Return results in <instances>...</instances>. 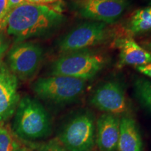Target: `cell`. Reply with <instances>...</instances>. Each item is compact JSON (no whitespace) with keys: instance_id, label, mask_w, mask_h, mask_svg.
<instances>
[{"instance_id":"1","label":"cell","mask_w":151,"mask_h":151,"mask_svg":"<svg viewBox=\"0 0 151 151\" xmlns=\"http://www.w3.org/2000/svg\"><path fill=\"white\" fill-rule=\"evenodd\" d=\"M65 17L59 9L46 4L24 3L7 14L0 29H6L16 42L41 37L51 32L63 22Z\"/></svg>"},{"instance_id":"2","label":"cell","mask_w":151,"mask_h":151,"mask_svg":"<svg viewBox=\"0 0 151 151\" xmlns=\"http://www.w3.org/2000/svg\"><path fill=\"white\" fill-rule=\"evenodd\" d=\"M13 132L22 140H35L45 137L50 132V120L43 105L35 98L24 96L16 110Z\"/></svg>"},{"instance_id":"3","label":"cell","mask_w":151,"mask_h":151,"mask_svg":"<svg viewBox=\"0 0 151 151\" xmlns=\"http://www.w3.org/2000/svg\"><path fill=\"white\" fill-rule=\"evenodd\" d=\"M105 65L104 57L88 50L69 52L52 64L50 76H65L87 81L97 75Z\"/></svg>"},{"instance_id":"4","label":"cell","mask_w":151,"mask_h":151,"mask_svg":"<svg viewBox=\"0 0 151 151\" xmlns=\"http://www.w3.org/2000/svg\"><path fill=\"white\" fill-rule=\"evenodd\" d=\"M86 81L65 76H50L39 78L34 83L32 90L39 98L55 104L72 102L83 93Z\"/></svg>"},{"instance_id":"5","label":"cell","mask_w":151,"mask_h":151,"mask_svg":"<svg viewBox=\"0 0 151 151\" xmlns=\"http://www.w3.org/2000/svg\"><path fill=\"white\" fill-rule=\"evenodd\" d=\"M108 24L92 21L83 23L67 33L58 43L62 53L81 51L101 44L108 40L110 29Z\"/></svg>"},{"instance_id":"6","label":"cell","mask_w":151,"mask_h":151,"mask_svg":"<svg viewBox=\"0 0 151 151\" xmlns=\"http://www.w3.org/2000/svg\"><path fill=\"white\" fill-rule=\"evenodd\" d=\"M43 59V51L40 46L22 41L16 43L9 50L7 66L17 78L27 81L37 74Z\"/></svg>"},{"instance_id":"7","label":"cell","mask_w":151,"mask_h":151,"mask_svg":"<svg viewBox=\"0 0 151 151\" xmlns=\"http://www.w3.org/2000/svg\"><path fill=\"white\" fill-rule=\"evenodd\" d=\"M59 140L67 151H89L94 144V118L89 113L76 116L66 124Z\"/></svg>"},{"instance_id":"8","label":"cell","mask_w":151,"mask_h":151,"mask_svg":"<svg viewBox=\"0 0 151 151\" xmlns=\"http://www.w3.org/2000/svg\"><path fill=\"white\" fill-rule=\"evenodd\" d=\"M90 102L100 111L113 116L122 114L127 109L124 90L116 81H107L101 85L92 94Z\"/></svg>"},{"instance_id":"9","label":"cell","mask_w":151,"mask_h":151,"mask_svg":"<svg viewBox=\"0 0 151 151\" xmlns=\"http://www.w3.org/2000/svg\"><path fill=\"white\" fill-rule=\"evenodd\" d=\"M127 6V0H84L80 13L86 18L110 24L122 16Z\"/></svg>"},{"instance_id":"10","label":"cell","mask_w":151,"mask_h":151,"mask_svg":"<svg viewBox=\"0 0 151 151\" xmlns=\"http://www.w3.org/2000/svg\"><path fill=\"white\" fill-rule=\"evenodd\" d=\"M20 99L18 78L0 60V122L6 121L14 114Z\"/></svg>"},{"instance_id":"11","label":"cell","mask_w":151,"mask_h":151,"mask_svg":"<svg viewBox=\"0 0 151 151\" xmlns=\"http://www.w3.org/2000/svg\"><path fill=\"white\" fill-rule=\"evenodd\" d=\"M120 120L116 116L104 113L97 122L96 142L101 151H116L120 134Z\"/></svg>"},{"instance_id":"12","label":"cell","mask_w":151,"mask_h":151,"mask_svg":"<svg viewBox=\"0 0 151 151\" xmlns=\"http://www.w3.org/2000/svg\"><path fill=\"white\" fill-rule=\"evenodd\" d=\"M116 45L120 50L118 67L126 65L137 67L151 63V52L138 44L130 36L119 38Z\"/></svg>"},{"instance_id":"13","label":"cell","mask_w":151,"mask_h":151,"mask_svg":"<svg viewBox=\"0 0 151 151\" xmlns=\"http://www.w3.org/2000/svg\"><path fill=\"white\" fill-rule=\"evenodd\" d=\"M143 143L134 119L123 117L120 120L117 151H142Z\"/></svg>"},{"instance_id":"14","label":"cell","mask_w":151,"mask_h":151,"mask_svg":"<svg viewBox=\"0 0 151 151\" xmlns=\"http://www.w3.org/2000/svg\"><path fill=\"white\" fill-rule=\"evenodd\" d=\"M129 27L130 32L134 35L151 29V14L148 8L135 11L130 20Z\"/></svg>"},{"instance_id":"15","label":"cell","mask_w":151,"mask_h":151,"mask_svg":"<svg viewBox=\"0 0 151 151\" xmlns=\"http://www.w3.org/2000/svg\"><path fill=\"white\" fill-rule=\"evenodd\" d=\"M16 137L4 122H0V151H23Z\"/></svg>"},{"instance_id":"16","label":"cell","mask_w":151,"mask_h":151,"mask_svg":"<svg viewBox=\"0 0 151 151\" xmlns=\"http://www.w3.org/2000/svg\"><path fill=\"white\" fill-rule=\"evenodd\" d=\"M137 97L142 104L151 111V82L144 78H137L134 82Z\"/></svg>"},{"instance_id":"17","label":"cell","mask_w":151,"mask_h":151,"mask_svg":"<svg viewBox=\"0 0 151 151\" xmlns=\"http://www.w3.org/2000/svg\"><path fill=\"white\" fill-rule=\"evenodd\" d=\"M39 151H67L59 139H52L41 146Z\"/></svg>"},{"instance_id":"18","label":"cell","mask_w":151,"mask_h":151,"mask_svg":"<svg viewBox=\"0 0 151 151\" xmlns=\"http://www.w3.org/2000/svg\"><path fill=\"white\" fill-rule=\"evenodd\" d=\"M8 1L9 0H0V27L8 14Z\"/></svg>"},{"instance_id":"19","label":"cell","mask_w":151,"mask_h":151,"mask_svg":"<svg viewBox=\"0 0 151 151\" xmlns=\"http://www.w3.org/2000/svg\"><path fill=\"white\" fill-rule=\"evenodd\" d=\"M137 69L139 72L151 78V63H149L146 65L137 67Z\"/></svg>"},{"instance_id":"20","label":"cell","mask_w":151,"mask_h":151,"mask_svg":"<svg viewBox=\"0 0 151 151\" xmlns=\"http://www.w3.org/2000/svg\"><path fill=\"white\" fill-rule=\"evenodd\" d=\"M27 2V0H9L8 1V14L10 11L22 4Z\"/></svg>"},{"instance_id":"21","label":"cell","mask_w":151,"mask_h":151,"mask_svg":"<svg viewBox=\"0 0 151 151\" xmlns=\"http://www.w3.org/2000/svg\"><path fill=\"white\" fill-rule=\"evenodd\" d=\"M8 46L9 43L6 41L5 37H4V36L0 33V59L7 50Z\"/></svg>"},{"instance_id":"22","label":"cell","mask_w":151,"mask_h":151,"mask_svg":"<svg viewBox=\"0 0 151 151\" xmlns=\"http://www.w3.org/2000/svg\"><path fill=\"white\" fill-rule=\"evenodd\" d=\"M143 46H144L143 48L146 49L147 50H148L149 52H151V39L143 42Z\"/></svg>"},{"instance_id":"23","label":"cell","mask_w":151,"mask_h":151,"mask_svg":"<svg viewBox=\"0 0 151 151\" xmlns=\"http://www.w3.org/2000/svg\"><path fill=\"white\" fill-rule=\"evenodd\" d=\"M27 2L32 4H43V0H27Z\"/></svg>"},{"instance_id":"24","label":"cell","mask_w":151,"mask_h":151,"mask_svg":"<svg viewBox=\"0 0 151 151\" xmlns=\"http://www.w3.org/2000/svg\"><path fill=\"white\" fill-rule=\"evenodd\" d=\"M59 0H43V4H52L55 3L57 1H58Z\"/></svg>"},{"instance_id":"25","label":"cell","mask_w":151,"mask_h":151,"mask_svg":"<svg viewBox=\"0 0 151 151\" xmlns=\"http://www.w3.org/2000/svg\"><path fill=\"white\" fill-rule=\"evenodd\" d=\"M148 11L150 12V14H151V7H148Z\"/></svg>"},{"instance_id":"26","label":"cell","mask_w":151,"mask_h":151,"mask_svg":"<svg viewBox=\"0 0 151 151\" xmlns=\"http://www.w3.org/2000/svg\"><path fill=\"white\" fill-rule=\"evenodd\" d=\"M150 4H151V1H150Z\"/></svg>"}]
</instances>
